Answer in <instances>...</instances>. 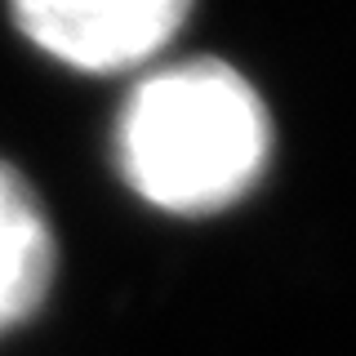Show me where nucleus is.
I'll return each instance as SVG.
<instances>
[{
    "instance_id": "1",
    "label": "nucleus",
    "mask_w": 356,
    "mask_h": 356,
    "mask_svg": "<svg viewBox=\"0 0 356 356\" xmlns=\"http://www.w3.org/2000/svg\"><path fill=\"white\" fill-rule=\"evenodd\" d=\"M272 125L263 98L222 63H178L129 94L116 161L143 200L170 214H209L254 187Z\"/></svg>"
},
{
    "instance_id": "2",
    "label": "nucleus",
    "mask_w": 356,
    "mask_h": 356,
    "mask_svg": "<svg viewBox=\"0 0 356 356\" xmlns=\"http://www.w3.org/2000/svg\"><path fill=\"white\" fill-rule=\"evenodd\" d=\"M192 0H14L36 49L81 72H120L156 58L187 22Z\"/></svg>"
},
{
    "instance_id": "3",
    "label": "nucleus",
    "mask_w": 356,
    "mask_h": 356,
    "mask_svg": "<svg viewBox=\"0 0 356 356\" xmlns=\"http://www.w3.org/2000/svg\"><path fill=\"white\" fill-rule=\"evenodd\" d=\"M54 281V236L36 192L0 161V334L40 307Z\"/></svg>"
}]
</instances>
